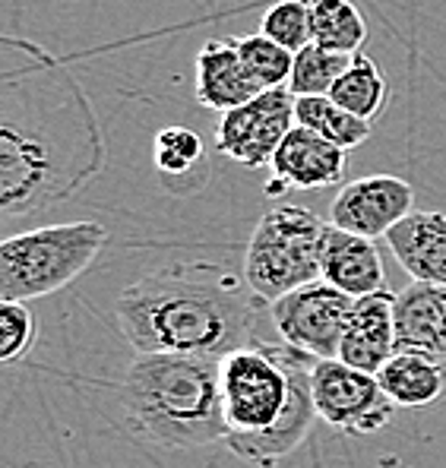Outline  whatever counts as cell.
Listing matches in <instances>:
<instances>
[{"label": "cell", "instance_id": "obj_7", "mask_svg": "<svg viewBox=\"0 0 446 468\" xmlns=\"http://www.w3.org/2000/svg\"><path fill=\"white\" fill-rule=\"evenodd\" d=\"M352 307L355 301L348 294L320 279L270 304V316L285 346L304 351L313 361H335Z\"/></svg>", "mask_w": 446, "mask_h": 468}, {"label": "cell", "instance_id": "obj_10", "mask_svg": "<svg viewBox=\"0 0 446 468\" xmlns=\"http://www.w3.org/2000/svg\"><path fill=\"white\" fill-rule=\"evenodd\" d=\"M415 212V190L396 175L355 177L335 194L329 206V225L358 238H387L402 218Z\"/></svg>", "mask_w": 446, "mask_h": 468}, {"label": "cell", "instance_id": "obj_22", "mask_svg": "<svg viewBox=\"0 0 446 468\" xmlns=\"http://www.w3.org/2000/svg\"><path fill=\"white\" fill-rule=\"evenodd\" d=\"M206 162L203 140L190 127H165L155 133V168L168 181V190H181L190 175H200ZM203 177V175H200Z\"/></svg>", "mask_w": 446, "mask_h": 468}, {"label": "cell", "instance_id": "obj_11", "mask_svg": "<svg viewBox=\"0 0 446 468\" xmlns=\"http://www.w3.org/2000/svg\"><path fill=\"white\" fill-rule=\"evenodd\" d=\"M320 279L339 288L352 301L377 294L387 288V270L377 240L358 238L326 222L324 253H320Z\"/></svg>", "mask_w": 446, "mask_h": 468}, {"label": "cell", "instance_id": "obj_23", "mask_svg": "<svg viewBox=\"0 0 446 468\" xmlns=\"http://www.w3.org/2000/svg\"><path fill=\"white\" fill-rule=\"evenodd\" d=\"M235 48L241 54L247 73L253 77L260 89H282L292 80L294 54L285 51L282 45H276L272 38H266L263 32H250V36H238Z\"/></svg>", "mask_w": 446, "mask_h": 468}, {"label": "cell", "instance_id": "obj_5", "mask_svg": "<svg viewBox=\"0 0 446 468\" xmlns=\"http://www.w3.org/2000/svg\"><path fill=\"white\" fill-rule=\"evenodd\" d=\"M105 244L108 229L89 218L13 234L0 244V301L29 304L60 292L95 263Z\"/></svg>", "mask_w": 446, "mask_h": 468}, {"label": "cell", "instance_id": "obj_14", "mask_svg": "<svg viewBox=\"0 0 446 468\" xmlns=\"http://www.w3.org/2000/svg\"><path fill=\"white\" fill-rule=\"evenodd\" d=\"M396 346L446 364V285L411 282L396 292Z\"/></svg>", "mask_w": 446, "mask_h": 468}, {"label": "cell", "instance_id": "obj_12", "mask_svg": "<svg viewBox=\"0 0 446 468\" xmlns=\"http://www.w3.org/2000/svg\"><path fill=\"white\" fill-rule=\"evenodd\" d=\"M396 351H399L396 346V294L383 288V292L355 301L339 361L377 377Z\"/></svg>", "mask_w": 446, "mask_h": 468}, {"label": "cell", "instance_id": "obj_15", "mask_svg": "<svg viewBox=\"0 0 446 468\" xmlns=\"http://www.w3.org/2000/svg\"><path fill=\"white\" fill-rule=\"evenodd\" d=\"M263 89L247 73L235 41L212 38L196 54V101L209 112L228 114L253 101Z\"/></svg>", "mask_w": 446, "mask_h": 468}, {"label": "cell", "instance_id": "obj_1", "mask_svg": "<svg viewBox=\"0 0 446 468\" xmlns=\"http://www.w3.org/2000/svg\"><path fill=\"white\" fill-rule=\"evenodd\" d=\"M260 298L244 275L187 260L153 270L121 292L114 314L136 355L216 357L253 342Z\"/></svg>", "mask_w": 446, "mask_h": 468}, {"label": "cell", "instance_id": "obj_18", "mask_svg": "<svg viewBox=\"0 0 446 468\" xmlns=\"http://www.w3.org/2000/svg\"><path fill=\"white\" fill-rule=\"evenodd\" d=\"M313 45L335 54H358L367 41V19L352 0H311Z\"/></svg>", "mask_w": 446, "mask_h": 468}, {"label": "cell", "instance_id": "obj_3", "mask_svg": "<svg viewBox=\"0 0 446 468\" xmlns=\"http://www.w3.org/2000/svg\"><path fill=\"white\" fill-rule=\"evenodd\" d=\"M130 428L165 450H196L228 437L216 357L136 355L121 383Z\"/></svg>", "mask_w": 446, "mask_h": 468}, {"label": "cell", "instance_id": "obj_13", "mask_svg": "<svg viewBox=\"0 0 446 468\" xmlns=\"http://www.w3.org/2000/svg\"><path fill=\"white\" fill-rule=\"evenodd\" d=\"M348 153L333 146L320 133L298 127L282 140L279 153L272 155V177L285 184V190H324L342 181Z\"/></svg>", "mask_w": 446, "mask_h": 468}, {"label": "cell", "instance_id": "obj_19", "mask_svg": "<svg viewBox=\"0 0 446 468\" xmlns=\"http://www.w3.org/2000/svg\"><path fill=\"white\" fill-rule=\"evenodd\" d=\"M387 92H389V86H387L383 70L365 51H358L352 58V67H348V70L342 73V80L333 86L329 99H333L342 112L374 123V117H380L383 105H387Z\"/></svg>", "mask_w": 446, "mask_h": 468}, {"label": "cell", "instance_id": "obj_17", "mask_svg": "<svg viewBox=\"0 0 446 468\" xmlns=\"http://www.w3.org/2000/svg\"><path fill=\"white\" fill-rule=\"evenodd\" d=\"M383 392L396 402V409H424L437 402L446 387V367L428 355L396 351L377 374Z\"/></svg>", "mask_w": 446, "mask_h": 468}, {"label": "cell", "instance_id": "obj_20", "mask_svg": "<svg viewBox=\"0 0 446 468\" xmlns=\"http://www.w3.org/2000/svg\"><path fill=\"white\" fill-rule=\"evenodd\" d=\"M294 123L313 130V133H320L324 140L345 149V153L361 146V143H367L370 136V123L342 112L329 95L326 99H298V105H294Z\"/></svg>", "mask_w": 446, "mask_h": 468}, {"label": "cell", "instance_id": "obj_21", "mask_svg": "<svg viewBox=\"0 0 446 468\" xmlns=\"http://www.w3.org/2000/svg\"><path fill=\"white\" fill-rule=\"evenodd\" d=\"M352 58L355 54H335L320 45H307L304 51L294 54L288 89L294 99H326L342 80V73L352 67Z\"/></svg>", "mask_w": 446, "mask_h": 468}, {"label": "cell", "instance_id": "obj_2", "mask_svg": "<svg viewBox=\"0 0 446 468\" xmlns=\"http://www.w3.org/2000/svg\"><path fill=\"white\" fill-rule=\"evenodd\" d=\"M313 357L285 342H257L218 361L228 450L257 468H276L311 437Z\"/></svg>", "mask_w": 446, "mask_h": 468}, {"label": "cell", "instance_id": "obj_24", "mask_svg": "<svg viewBox=\"0 0 446 468\" xmlns=\"http://www.w3.org/2000/svg\"><path fill=\"white\" fill-rule=\"evenodd\" d=\"M260 32L282 45L285 51L298 54L307 45H313L311 36V0H276L270 10L263 13Z\"/></svg>", "mask_w": 446, "mask_h": 468}, {"label": "cell", "instance_id": "obj_16", "mask_svg": "<svg viewBox=\"0 0 446 468\" xmlns=\"http://www.w3.org/2000/svg\"><path fill=\"white\" fill-rule=\"evenodd\" d=\"M387 244L415 282L446 285V212L415 209L387 234Z\"/></svg>", "mask_w": 446, "mask_h": 468}, {"label": "cell", "instance_id": "obj_6", "mask_svg": "<svg viewBox=\"0 0 446 468\" xmlns=\"http://www.w3.org/2000/svg\"><path fill=\"white\" fill-rule=\"evenodd\" d=\"M326 222L317 212L279 203L257 222L244 250V282L263 304L320 282Z\"/></svg>", "mask_w": 446, "mask_h": 468}, {"label": "cell", "instance_id": "obj_25", "mask_svg": "<svg viewBox=\"0 0 446 468\" xmlns=\"http://www.w3.org/2000/svg\"><path fill=\"white\" fill-rule=\"evenodd\" d=\"M36 346V316L23 301H0V361L16 364Z\"/></svg>", "mask_w": 446, "mask_h": 468}, {"label": "cell", "instance_id": "obj_4", "mask_svg": "<svg viewBox=\"0 0 446 468\" xmlns=\"http://www.w3.org/2000/svg\"><path fill=\"white\" fill-rule=\"evenodd\" d=\"M101 136H51V130L4 108L0 127V209L36 216L64 203L101 168Z\"/></svg>", "mask_w": 446, "mask_h": 468}, {"label": "cell", "instance_id": "obj_9", "mask_svg": "<svg viewBox=\"0 0 446 468\" xmlns=\"http://www.w3.org/2000/svg\"><path fill=\"white\" fill-rule=\"evenodd\" d=\"M294 105L298 99L288 86L266 89L253 101L218 117L216 149L244 168L272 165V155L294 130Z\"/></svg>", "mask_w": 446, "mask_h": 468}, {"label": "cell", "instance_id": "obj_8", "mask_svg": "<svg viewBox=\"0 0 446 468\" xmlns=\"http://www.w3.org/2000/svg\"><path fill=\"white\" fill-rule=\"evenodd\" d=\"M311 383L317 418L329 428L352 437H370L393 424L396 402L383 392L374 374L355 370L335 357L313 364Z\"/></svg>", "mask_w": 446, "mask_h": 468}]
</instances>
